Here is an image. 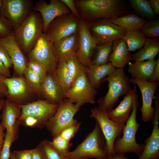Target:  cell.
Here are the masks:
<instances>
[{"label":"cell","mask_w":159,"mask_h":159,"mask_svg":"<svg viewBox=\"0 0 159 159\" xmlns=\"http://www.w3.org/2000/svg\"><path fill=\"white\" fill-rule=\"evenodd\" d=\"M65 61L68 69L74 81L86 67L79 62L76 56L69 57Z\"/></svg>","instance_id":"cell-37"},{"label":"cell","mask_w":159,"mask_h":159,"mask_svg":"<svg viewBox=\"0 0 159 159\" xmlns=\"http://www.w3.org/2000/svg\"><path fill=\"white\" fill-rule=\"evenodd\" d=\"M131 82L137 85L141 92L142 104L140 110L141 120L145 122L152 120L155 108L152 106L154 95L159 85V82L140 80L131 78Z\"/></svg>","instance_id":"cell-15"},{"label":"cell","mask_w":159,"mask_h":159,"mask_svg":"<svg viewBox=\"0 0 159 159\" xmlns=\"http://www.w3.org/2000/svg\"><path fill=\"white\" fill-rule=\"evenodd\" d=\"M0 44L8 51L15 72L19 76H22L27 67V60L16 40L14 32L6 37L0 38Z\"/></svg>","instance_id":"cell-18"},{"label":"cell","mask_w":159,"mask_h":159,"mask_svg":"<svg viewBox=\"0 0 159 159\" xmlns=\"http://www.w3.org/2000/svg\"><path fill=\"white\" fill-rule=\"evenodd\" d=\"M81 124V122L77 120L64 128L59 135L67 140L70 142L78 131Z\"/></svg>","instance_id":"cell-39"},{"label":"cell","mask_w":159,"mask_h":159,"mask_svg":"<svg viewBox=\"0 0 159 159\" xmlns=\"http://www.w3.org/2000/svg\"><path fill=\"white\" fill-rule=\"evenodd\" d=\"M143 47L132 55V60L143 61L155 58L159 52L158 38H147Z\"/></svg>","instance_id":"cell-27"},{"label":"cell","mask_w":159,"mask_h":159,"mask_svg":"<svg viewBox=\"0 0 159 159\" xmlns=\"http://www.w3.org/2000/svg\"><path fill=\"white\" fill-rule=\"evenodd\" d=\"M139 95L135 86L125 95L123 100L114 109L106 112L108 117L113 122L120 124H125L130 116L135 102L138 101Z\"/></svg>","instance_id":"cell-21"},{"label":"cell","mask_w":159,"mask_h":159,"mask_svg":"<svg viewBox=\"0 0 159 159\" xmlns=\"http://www.w3.org/2000/svg\"><path fill=\"white\" fill-rule=\"evenodd\" d=\"M80 19L71 13L63 14L53 19L49 24L44 33L53 42L77 33Z\"/></svg>","instance_id":"cell-10"},{"label":"cell","mask_w":159,"mask_h":159,"mask_svg":"<svg viewBox=\"0 0 159 159\" xmlns=\"http://www.w3.org/2000/svg\"><path fill=\"white\" fill-rule=\"evenodd\" d=\"M4 129L0 122V152L3 146L4 141L5 134L4 132Z\"/></svg>","instance_id":"cell-50"},{"label":"cell","mask_w":159,"mask_h":159,"mask_svg":"<svg viewBox=\"0 0 159 159\" xmlns=\"http://www.w3.org/2000/svg\"><path fill=\"white\" fill-rule=\"evenodd\" d=\"M147 37L140 30L127 31L122 38L127 45L130 52H134L143 46Z\"/></svg>","instance_id":"cell-29"},{"label":"cell","mask_w":159,"mask_h":159,"mask_svg":"<svg viewBox=\"0 0 159 159\" xmlns=\"http://www.w3.org/2000/svg\"><path fill=\"white\" fill-rule=\"evenodd\" d=\"M80 21L76 56L81 64L88 67L92 65V57L98 44L90 33L88 23L81 18Z\"/></svg>","instance_id":"cell-13"},{"label":"cell","mask_w":159,"mask_h":159,"mask_svg":"<svg viewBox=\"0 0 159 159\" xmlns=\"http://www.w3.org/2000/svg\"><path fill=\"white\" fill-rule=\"evenodd\" d=\"M55 73L65 94L74 82L73 79L67 68L65 61H58Z\"/></svg>","instance_id":"cell-30"},{"label":"cell","mask_w":159,"mask_h":159,"mask_svg":"<svg viewBox=\"0 0 159 159\" xmlns=\"http://www.w3.org/2000/svg\"><path fill=\"white\" fill-rule=\"evenodd\" d=\"M85 68L74 80L65 94V98L80 107L86 103L94 104L97 94L88 78Z\"/></svg>","instance_id":"cell-6"},{"label":"cell","mask_w":159,"mask_h":159,"mask_svg":"<svg viewBox=\"0 0 159 159\" xmlns=\"http://www.w3.org/2000/svg\"><path fill=\"white\" fill-rule=\"evenodd\" d=\"M159 80V58L157 60L156 64L154 68L150 81L158 82Z\"/></svg>","instance_id":"cell-46"},{"label":"cell","mask_w":159,"mask_h":159,"mask_svg":"<svg viewBox=\"0 0 159 159\" xmlns=\"http://www.w3.org/2000/svg\"><path fill=\"white\" fill-rule=\"evenodd\" d=\"M59 105L50 103L46 100L20 105L21 109L18 120L19 122L27 116H32L38 119L45 126L47 121L55 113Z\"/></svg>","instance_id":"cell-14"},{"label":"cell","mask_w":159,"mask_h":159,"mask_svg":"<svg viewBox=\"0 0 159 159\" xmlns=\"http://www.w3.org/2000/svg\"><path fill=\"white\" fill-rule=\"evenodd\" d=\"M78 32L53 42L58 62L65 61L76 56L78 44Z\"/></svg>","instance_id":"cell-24"},{"label":"cell","mask_w":159,"mask_h":159,"mask_svg":"<svg viewBox=\"0 0 159 159\" xmlns=\"http://www.w3.org/2000/svg\"><path fill=\"white\" fill-rule=\"evenodd\" d=\"M90 33L98 44L113 42L122 38L127 31L109 19H101L88 23Z\"/></svg>","instance_id":"cell-12"},{"label":"cell","mask_w":159,"mask_h":159,"mask_svg":"<svg viewBox=\"0 0 159 159\" xmlns=\"http://www.w3.org/2000/svg\"><path fill=\"white\" fill-rule=\"evenodd\" d=\"M42 17L38 12L33 11L21 26L14 30L16 40L23 53L27 55L33 49L43 33Z\"/></svg>","instance_id":"cell-3"},{"label":"cell","mask_w":159,"mask_h":159,"mask_svg":"<svg viewBox=\"0 0 159 159\" xmlns=\"http://www.w3.org/2000/svg\"><path fill=\"white\" fill-rule=\"evenodd\" d=\"M40 93L50 103L59 105L64 100L65 94L55 73H47L41 83Z\"/></svg>","instance_id":"cell-20"},{"label":"cell","mask_w":159,"mask_h":159,"mask_svg":"<svg viewBox=\"0 0 159 159\" xmlns=\"http://www.w3.org/2000/svg\"><path fill=\"white\" fill-rule=\"evenodd\" d=\"M139 105L138 101L133 106L132 112L127 120L123 129V136L117 138L114 143V153L124 155L128 153L136 154L138 157L142 153L145 144H138L135 140V135L140 124L137 123L136 116Z\"/></svg>","instance_id":"cell-5"},{"label":"cell","mask_w":159,"mask_h":159,"mask_svg":"<svg viewBox=\"0 0 159 159\" xmlns=\"http://www.w3.org/2000/svg\"><path fill=\"white\" fill-rule=\"evenodd\" d=\"M50 142L54 148L64 157L69 151V149L72 145L70 142L63 138L59 134L54 137Z\"/></svg>","instance_id":"cell-36"},{"label":"cell","mask_w":159,"mask_h":159,"mask_svg":"<svg viewBox=\"0 0 159 159\" xmlns=\"http://www.w3.org/2000/svg\"><path fill=\"white\" fill-rule=\"evenodd\" d=\"M140 30L147 38H155L159 37V20L153 19L147 21Z\"/></svg>","instance_id":"cell-34"},{"label":"cell","mask_w":159,"mask_h":159,"mask_svg":"<svg viewBox=\"0 0 159 159\" xmlns=\"http://www.w3.org/2000/svg\"><path fill=\"white\" fill-rule=\"evenodd\" d=\"M34 6L32 0H2L0 15L8 19L15 30L33 11Z\"/></svg>","instance_id":"cell-9"},{"label":"cell","mask_w":159,"mask_h":159,"mask_svg":"<svg viewBox=\"0 0 159 159\" xmlns=\"http://www.w3.org/2000/svg\"><path fill=\"white\" fill-rule=\"evenodd\" d=\"M27 66L39 77L42 83L48 73L44 66L39 62L31 58H28Z\"/></svg>","instance_id":"cell-38"},{"label":"cell","mask_w":159,"mask_h":159,"mask_svg":"<svg viewBox=\"0 0 159 159\" xmlns=\"http://www.w3.org/2000/svg\"><path fill=\"white\" fill-rule=\"evenodd\" d=\"M37 147L43 159H64L65 157L55 149L50 141L47 140L41 141Z\"/></svg>","instance_id":"cell-33"},{"label":"cell","mask_w":159,"mask_h":159,"mask_svg":"<svg viewBox=\"0 0 159 159\" xmlns=\"http://www.w3.org/2000/svg\"><path fill=\"white\" fill-rule=\"evenodd\" d=\"M28 58L40 63L48 73L55 72L58 59L53 42L43 33L31 51L27 55Z\"/></svg>","instance_id":"cell-7"},{"label":"cell","mask_w":159,"mask_h":159,"mask_svg":"<svg viewBox=\"0 0 159 159\" xmlns=\"http://www.w3.org/2000/svg\"><path fill=\"white\" fill-rule=\"evenodd\" d=\"M155 97V110L153 119V128L150 135L146 138L143 151L138 159H159V93Z\"/></svg>","instance_id":"cell-16"},{"label":"cell","mask_w":159,"mask_h":159,"mask_svg":"<svg viewBox=\"0 0 159 159\" xmlns=\"http://www.w3.org/2000/svg\"><path fill=\"white\" fill-rule=\"evenodd\" d=\"M4 102L5 101L3 99H1L0 100V112L3 108Z\"/></svg>","instance_id":"cell-53"},{"label":"cell","mask_w":159,"mask_h":159,"mask_svg":"<svg viewBox=\"0 0 159 159\" xmlns=\"http://www.w3.org/2000/svg\"><path fill=\"white\" fill-rule=\"evenodd\" d=\"M10 159H15L13 151L11 153Z\"/></svg>","instance_id":"cell-54"},{"label":"cell","mask_w":159,"mask_h":159,"mask_svg":"<svg viewBox=\"0 0 159 159\" xmlns=\"http://www.w3.org/2000/svg\"><path fill=\"white\" fill-rule=\"evenodd\" d=\"M110 154L104 136L96 121L93 130L64 159H109Z\"/></svg>","instance_id":"cell-2"},{"label":"cell","mask_w":159,"mask_h":159,"mask_svg":"<svg viewBox=\"0 0 159 159\" xmlns=\"http://www.w3.org/2000/svg\"><path fill=\"white\" fill-rule=\"evenodd\" d=\"M19 123L23 124L25 126L32 127L44 126L38 119L31 116L26 117Z\"/></svg>","instance_id":"cell-43"},{"label":"cell","mask_w":159,"mask_h":159,"mask_svg":"<svg viewBox=\"0 0 159 159\" xmlns=\"http://www.w3.org/2000/svg\"><path fill=\"white\" fill-rule=\"evenodd\" d=\"M33 11L39 12L41 16L44 24V33L54 19L60 15L71 13L61 0H50L49 4L44 0L39 1L34 5Z\"/></svg>","instance_id":"cell-17"},{"label":"cell","mask_w":159,"mask_h":159,"mask_svg":"<svg viewBox=\"0 0 159 159\" xmlns=\"http://www.w3.org/2000/svg\"><path fill=\"white\" fill-rule=\"evenodd\" d=\"M74 2L80 18L88 23L121 16L127 11L120 0H75Z\"/></svg>","instance_id":"cell-1"},{"label":"cell","mask_w":159,"mask_h":159,"mask_svg":"<svg viewBox=\"0 0 159 159\" xmlns=\"http://www.w3.org/2000/svg\"><path fill=\"white\" fill-rule=\"evenodd\" d=\"M14 141L10 134L6 131L4 144L0 152V159H10V147L12 143Z\"/></svg>","instance_id":"cell-40"},{"label":"cell","mask_w":159,"mask_h":159,"mask_svg":"<svg viewBox=\"0 0 159 159\" xmlns=\"http://www.w3.org/2000/svg\"><path fill=\"white\" fill-rule=\"evenodd\" d=\"M157 60L153 59L143 61L129 62L127 69L131 78L150 81Z\"/></svg>","instance_id":"cell-25"},{"label":"cell","mask_w":159,"mask_h":159,"mask_svg":"<svg viewBox=\"0 0 159 159\" xmlns=\"http://www.w3.org/2000/svg\"><path fill=\"white\" fill-rule=\"evenodd\" d=\"M130 4L134 11L144 18L154 19L155 15L147 0H130Z\"/></svg>","instance_id":"cell-32"},{"label":"cell","mask_w":159,"mask_h":159,"mask_svg":"<svg viewBox=\"0 0 159 159\" xmlns=\"http://www.w3.org/2000/svg\"><path fill=\"white\" fill-rule=\"evenodd\" d=\"M1 99V98H0V100Z\"/></svg>","instance_id":"cell-56"},{"label":"cell","mask_w":159,"mask_h":159,"mask_svg":"<svg viewBox=\"0 0 159 159\" xmlns=\"http://www.w3.org/2000/svg\"><path fill=\"white\" fill-rule=\"evenodd\" d=\"M32 159H43L41 154L37 147L33 149Z\"/></svg>","instance_id":"cell-51"},{"label":"cell","mask_w":159,"mask_h":159,"mask_svg":"<svg viewBox=\"0 0 159 159\" xmlns=\"http://www.w3.org/2000/svg\"><path fill=\"white\" fill-rule=\"evenodd\" d=\"M70 10L71 13L76 17L80 19L78 12L76 8L74 0H61Z\"/></svg>","instance_id":"cell-45"},{"label":"cell","mask_w":159,"mask_h":159,"mask_svg":"<svg viewBox=\"0 0 159 159\" xmlns=\"http://www.w3.org/2000/svg\"><path fill=\"white\" fill-rule=\"evenodd\" d=\"M24 75L27 82L33 91L40 93L42 82L39 77L27 66L25 69Z\"/></svg>","instance_id":"cell-35"},{"label":"cell","mask_w":159,"mask_h":159,"mask_svg":"<svg viewBox=\"0 0 159 159\" xmlns=\"http://www.w3.org/2000/svg\"><path fill=\"white\" fill-rule=\"evenodd\" d=\"M130 79L123 69L118 68L105 78L103 82H108V89L107 93L98 100L97 107L106 112L112 110L119 98L132 89Z\"/></svg>","instance_id":"cell-4"},{"label":"cell","mask_w":159,"mask_h":159,"mask_svg":"<svg viewBox=\"0 0 159 159\" xmlns=\"http://www.w3.org/2000/svg\"><path fill=\"white\" fill-rule=\"evenodd\" d=\"M5 77L0 76V98L7 95V89L4 82Z\"/></svg>","instance_id":"cell-48"},{"label":"cell","mask_w":159,"mask_h":159,"mask_svg":"<svg viewBox=\"0 0 159 159\" xmlns=\"http://www.w3.org/2000/svg\"><path fill=\"white\" fill-rule=\"evenodd\" d=\"M150 6L155 15L159 14V0H150Z\"/></svg>","instance_id":"cell-49"},{"label":"cell","mask_w":159,"mask_h":159,"mask_svg":"<svg viewBox=\"0 0 159 159\" xmlns=\"http://www.w3.org/2000/svg\"><path fill=\"white\" fill-rule=\"evenodd\" d=\"M80 107L67 99H64L46 124L52 137L58 135L64 128L77 121L74 117Z\"/></svg>","instance_id":"cell-8"},{"label":"cell","mask_w":159,"mask_h":159,"mask_svg":"<svg viewBox=\"0 0 159 159\" xmlns=\"http://www.w3.org/2000/svg\"><path fill=\"white\" fill-rule=\"evenodd\" d=\"M33 149L13 151L15 159H32Z\"/></svg>","instance_id":"cell-44"},{"label":"cell","mask_w":159,"mask_h":159,"mask_svg":"<svg viewBox=\"0 0 159 159\" xmlns=\"http://www.w3.org/2000/svg\"><path fill=\"white\" fill-rule=\"evenodd\" d=\"M14 30L10 22L0 15V38L6 37L14 32Z\"/></svg>","instance_id":"cell-41"},{"label":"cell","mask_w":159,"mask_h":159,"mask_svg":"<svg viewBox=\"0 0 159 159\" xmlns=\"http://www.w3.org/2000/svg\"><path fill=\"white\" fill-rule=\"evenodd\" d=\"M0 76L5 78L10 77V74L9 69L7 68L4 65L0 59Z\"/></svg>","instance_id":"cell-47"},{"label":"cell","mask_w":159,"mask_h":159,"mask_svg":"<svg viewBox=\"0 0 159 159\" xmlns=\"http://www.w3.org/2000/svg\"><path fill=\"white\" fill-rule=\"evenodd\" d=\"M4 82L7 89V99L18 105L33 91L22 76L5 78Z\"/></svg>","instance_id":"cell-22"},{"label":"cell","mask_w":159,"mask_h":159,"mask_svg":"<svg viewBox=\"0 0 159 159\" xmlns=\"http://www.w3.org/2000/svg\"><path fill=\"white\" fill-rule=\"evenodd\" d=\"M0 59L5 66L8 69H9L13 66L11 58L8 51L0 44Z\"/></svg>","instance_id":"cell-42"},{"label":"cell","mask_w":159,"mask_h":159,"mask_svg":"<svg viewBox=\"0 0 159 159\" xmlns=\"http://www.w3.org/2000/svg\"><path fill=\"white\" fill-rule=\"evenodd\" d=\"M109 159H129L125 157L124 155H122L115 153L110 154Z\"/></svg>","instance_id":"cell-52"},{"label":"cell","mask_w":159,"mask_h":159,"mask_svg":"<svg viewBox=\"0 0 159 159\" xmlns=\"http://www.w3.org/2000/svg\"><path fill=\"white\" fill-rule=\"evenodd\" d=\"M133 54L130 52L122 38L113 42L112 50L109 57V62L116 68L123 69L132 60Z\"/></svg>","instance_id":"cell-23"},{"label":"cell","mask_w":159,"mask_h":159,"mask_svg":"<svg viewBox=\"0 0 159 159\" xmlns=\"http://www.w3.org/2000/svg\"><path fill=\"white\" fill-rule=\"evenodd\" d=\"M109 19L112 23L127 31L140 30L147 21L143 18L133 14L113 17Z\"/></svg>","instance_id":"cell-28"},{"label":"cell","mask_w":159,"mask_h":159,"mask_svg":"<svg viewBox=\"0 0 159 159\" xmlns=\"http://www.w3.org/2000/svg\"><path fill=\"white\" fill-rule=\"evenodd\" d=\"M91 111L90 117L95 119L98 122L105 137L110 154L114 153L113 147L115 141L122 134L125 124L113 122L108 117L106 112L97 107H94Z\"/></svg>","instance_id":"cell-11"},{"label":"cell","mask_w":159,"mask_h":159,"mask_svg":"<svg viewBox=\"0 0 159 159\" xmlns=\"http://www.w3.org/2000/svg\"><path fill=\"white\" fill-rule=\"evenodd\" d=\"M1 116V124L14 141L18 137V119L21 112V107L18 105L7 99L5 101Z\"/></svg>","instance_id":"cell-19"},{"label":"cell","mask_w":159,"mask_h":159,"mask_svg":"<svg viewBox=\"0 0 159 159\" xmlns=\"http://www.w3.org/2000/svg\"><path fill=\"white\" fill-rule=\"evenodd\" d=\"M2 5V0H0V8L1 6Z\"/></svg>","instance_id":"cell-55"},{"label":"cell","mask_w":159,"mask_h":159,"mask_svg":"<svg viewBox=\"0 0 159 159\" xmlns=\"http://www.w3.org/2000/svg\"><path fill=\"white\" fill-rule=\"evenodd\" d=\"M112 43L108 42L97 45L92 64L102 65L109 62V57L112 51Z\"/></svg>","instance_id":"cell-31"},{"label":"cell","mask_w":159,"mask_h":159,"mask_svg":"<svg viewBox=\"0 0 159 159\" xmlns=\"http://www.w3.org/2000/svg\"><path fill=\"white\" fill-rule=\"evenodd\" d=\"M109 62L102 65H92L86 67V72L92 86L95 89L98 88L104 79L112 74L116 69Z\"/></svg>","instance_id":"cell-26"}]
</instances>
